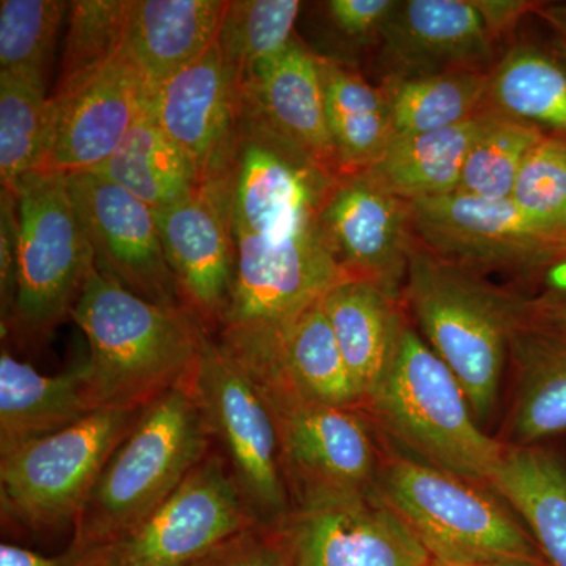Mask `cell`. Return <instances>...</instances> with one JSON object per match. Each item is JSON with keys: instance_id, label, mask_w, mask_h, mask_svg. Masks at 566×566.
<instances>
[{"instance_id": "cell-21", "label": "cell", "mask_w": 566, "mask_h": 566, "mask_svg": "<svg viewBox=\"0 0 566 566\" xmlns=\"http://www.w3.org/2000/svg\"><path fill=\"white\" fill-rule=\"evenodd\" d=\"M510 365L515 390L499 439L531 447L566 433V329L532 318L513 338Z\"/></svg>"}, {"instance_id": "cell-40", "label": "cell", "mask_w": 566, "mask_h": 566, "mask_svg": "<svg viewBox=\"0 0 566 566\" xmlns=\"http://www.w3.org/2000/svg\"><path fill=\"white\" fill-rule=\"evenodd\" d=\"M18 253H20V218L17 193L2 189L0 196V297L2 327L9 324L17 294Z\"/></svg>"}, {"instance_id": "cell-13", "label": "cell", "mask_w": 566, "mask_h": 566, "mask_svg": "<svg viewBox=\"0 0 566 566\" xmlns=\"http://www.w3.org/2000/svg\"><path fill=\"white\" fill-rule=\"evenodd\" d=\"M318 223L342 270L401 301L417 238L411 203L367 172L342 175L327 193Z\"/></svg>"}, {"instance_id": "cell-29", "label": "cell", "mask_w": 566, "mask_h": 566, "mask_svg": "<svg viewBox=\"0 0 566 566\" xmlns=\"http://www.w3.org/2000/svg\"><path fill=\"white\" fill-rule=\"evenodd\" d=\"M488 109L566 140V52L521 44L490 74Z\"/></svg>"}, {"instance_id": "cell-42", "label": "cell", "mask_w": 566, "mask_h": 566, "mask_svg": "<svg viewBox=\"0 0 566 566\" xmlns=\"http://www.w3.org/2000/svg\"><path fill=\"white\" fill-rule=\"evenodd\" d=\"M532 318L566 329V293L543 292L532 297Z\"/></svg>"}, {"instance_id": "cell-12", "label": "cell", "mask_w": 566, "mask_h": 566, "mask_svg": "<svg viewBox=\"0 0 566 566\" xmlns=\"http://www.w3.org/2000/svg\"><path fill=\"white\" fill-rule=\"evenodd\" d=\"M417 241L447 262L480 274H543L566 241L536 229L512 200L453 192L411 203Z\"/></svg>"}, {"instance_id": "cell-23", "label": "cell", "mask_w": 566, "mask_h": 566, "mask_svg": "<svg viewBox=\"0 0 566 566\" xmlns=\"http://www.w3.org/2000/svg\"><path fill=\"white\" fill-rule=\"evenodd\" d=\"M84 364L40 374L6 348L0 354V453L55 433L98 411Z\"/></svg>"}, {"instance_id": "cell-39", "label": "cell", "mask_w": 566, "mask_h": 566, "mask_svg": "<svg viewBox=\"0 0 566 566\" xmlns=\"http://www.w3.org/2000/svg\"><path fill=\"white\" fill-rule=\"evenodd\" d=\"M397 3V0H331L326 11L345 39L365 41L381 35Z\"/></svg>"}, {"instance_id": "cell-11", "label": "cell", "mask_w": 566, "mask_h": 566, "mask_svg": "<svg viewBox=\"0 0 566 566\" xmlns=\"http://www.w3.org/2000/svg\"><path fill=\"white\" fill-rule=\"evenodd\" d=\"M256 526L226 461L207 455L136 531L112 546L107 566H192Z\"/></svg>"}, {"instance_id": "cell-5", "label": "cell", "mask_w": 566, "mask_h": 566, "mask_svg": "<svg viewBox=\"0 0 566 566\" xmlns=\"http://www.w3.org/2000/svg\"><path fill=\"white\" fill-rule=\"evenodd\" d=\"M376 495L434 560L549 565L526 524L485 483L392 453L382 461Z\"/></svg>"}, {"instance_id": "cell-25", "label": "cell", "mask_w": 566, "mask_h": 566, "mask_svg": "<svg viewBox=\"0 0 566 566\" xmlns=\"http://www.w3.org/2000/svg\"><path fill=\"white\" fill-rule=\"evenodd\" d=\"M244 367L253 375L277 379L305 400L363 409V398L324 314L322 300L282 331L270 357Z\"/></svg>"}, {"instance_id": "cell-10", "label": "cell", "mask_w": 566, "mask_h": 566, "mask_svg": "<svg viewBox=\"0 0 566 566\" xmlns=\"http://www.w3.org/2000/svg\"><path fill=\"white\" fill-rule=\"evenodd\" d=\"M142 409L103 408L55 433L2 453V509L33 528L74 524Z\"/></svg>"}, {"instance_id": "cell-18", "label": "cell", "mask_w": 566, "mask_h": 566, "mask_svg": "<svg viewBox=\"0 0 566 566\" xmlns=\"http://www.w3.org/2000/svg\"><path fill=\"white\" fill-rule=\"evenodd\" d=\"M240 106L238 77L218 44L148 96V112L193 164L202 185L219 169Z\"/></svg>"}, {"instance_id": "cell-41", "label": "cell", "mask_w": 566, "mask_h": 566, "mask_svg": "<svg viewBox=\"0 0 566 566\" xmlns=\"http://www.w3.org/2000/svg\"><path fill=\"white\" fill-rule=\"evenodd\" d=\"M476 10L482 14L488 31L495 40L510 31L524 18V14L538 10L542 3L527 0H472Z\"/></svg>"}, {"instance_id": "cell-9", "label": "cell", "mask_w": 566, "mask_h": 566, "mask_svg": "<svg viewBox=\"0 0 566 566\" xmlns=\"http://www.w3.org/2000/svg\"><path fill=\"white\" fill-rule=\"evenodd\" d=\"M211 434L221 439L232 475L256 523L282 528L293 513L273 411L262 387L211 337L189 379Z\"/></svg>"}, {"instance_id": "cell-15", "label": "cell", "mask_w": 566, "mask_h": 566, "mask_svg": "<svg viewBox=\"0 0 566 566\" xmlns=\"http://www.w3.org/2000/svg\"><path fill=\"white\" fill-rule=\"evenodd\" d=\"M51 98V129L40 174L95 172L147 109L148 92L123 50L91 80Z\"/></svg>"}, {"instance_id": "cell-35", "label": "cell", "mask_w": 566, "mask_h": 566, "mask_svg": "<svg viewBox=\"0 0 566 566\" xmlns=\"http://www.w3.org/2000/svg\"><path fill=\"white\" fill-rule=\"evenodd\" d=\"M545 137L527 123L491 111L485 129L465 159L457 192L485 200H510L524 163Z\"/></svg>"}, {"instance_id": "cell-14", "label": "cell", "mask_w": 566, "mask_h": 566, "mask_svg": "<svg viewBox=\"0 0 566 566\" xmlns=\"http://www.w3.org/2000/svg\"><path fill=\"white\" fill-rule=\"evenodd\" d=\"M66 178L95 251L96 268L145 300L185 307L150 205L96 172Z\"/></svg>"}, {"instance_id": "cell-38", "label": "cell", "mask_w": 566, "mask_h": 566, "mask_svg": "<svg viewBox=\"0 0 566 566\" xmlns=\"http://www.w3.org/2000/svg\"><path fill=\"white\" fill-rule=\"evenodd\" d=\"M192 566H293L282 528L256 526Z\"/></svg>"}, {"instance_id": "cell-20", "label": "cell", "mask_w": 566, "mask_h": 566, "mask_svg": "<svg viewBox=\"0 0 566 566\" xmlns=\"http://www.w3.org/2000/svg\"><path fill=\"white\" fill-rule=\"evenodd\" d=\"M238 88L245 111L340 177L327 125L318 55L297 36L281 54L245 71Z\"/></svg>"}, {"instance_id": "cell-1", "label": "cell", "mask_w": 566, "mask_h": 566, "mask_svg": "<svg viewBox=\"0 0 566 566\" xmlns=\"http://www.w3.org/2000/svg\"><path fill=\"white\" fill-rule=\"evenodd\" d=\"M71 316L88 342L98 408L142 409L188 385L210 337L188 308L145 300L96 266Z\"/></svg>"}, {"instance_id": "cell-16", "label": "cell", "mask_w": 566, "mask_h": 566, "mask_svg": "<svg viewBox=\"0 0 566 566\" xmlns=\"http://www.w3.org/2000/svg\"><path fill=\"white\" fill-rule=\"evenodd\" d=\"M282 531L293 566H430L433 560L376 493L300 506Z\"/></svg>"}, {"instance_id": "cell-24", "label": "cell", "mask_w": 566, "mask_h": 566, "mask_svg": "<svg viewBox=\"0 0 566 566\" xmlns=\"http://www.w3.org/2000/svg\"><path fill=\"white\" fill-rule=\"evenodd\" d=\"M322 305L364 406L397 352L408 323L403 303L374 283L348 279L324 294Z\"/></svg>"}, {"instance_id": "cell-8", "label": "cell", "mask_w": 566, "mask_h": 566, "mask_svg": "<svg viewBox=\"0 0 566 566\" xmlns=\"http://www.w3.org/2000/svg\"><path fill=\"white\" fill-rule=\"evenodd\" d=\"M14 193L20 253L9 324L28 338L43 337L71 315L96 266L95 251L66 175H29Z\"/></svg>"}, {"instance_id": "cell-33", "label": "cell", "mask_w": 566, "mask_h": 566, "mask_svg": "<svg viewBox=\"0 0 566 566\" xmlns=\"http://www.w3.org/2000/svg\"><path fill=\"white\" fill-rule=\"evenodd\" d=\"M134 0L70 2L61 77L51 96L80 87L125 50Z\"/></svg>"}, {"instance_id": "cell-28", "label": "cell", "mask_w": 566, "mask_h": 566, "mask_svg": "<svg viewBox=\"0 0 566 566\" xmlns=\"http://www.w3.org/2000/svg\"><path fill=\"white\" fill-rule=\"evenodd\" d=\"M327 125L342 175L370 169L394 139L381 87L329 57H318Z\"/></svg>"}, {"instance_id": "cell-19", "label": "cell", "mask_w": 566, "mask_h": 566, "mask_svg": "<svg viewBox=\"0 0 566 566\" xmlns=\"http://www.w3.org/2000/svg\"><path fill=\"white\" fill-rule=\"evenodd\" d=\"M387 77H422L482 70L495 39L472 0H405L382 28Z\"/></svg>"}, {"instance_id": "cell-45", "label": "cell", "mask_w": 566, "mask_h": 566, "mask_svg": "<svg viewBox=\"0 0 566 566\" xmlns=\"http://www.w3.org/2000/svg\"><path fill=\"white\" fill-rule=\"evenodd\" d=\"M430 566H549L527 564V562H475V564H449V562L431 560Z\"/></svg>"}, {"instance_id": "cell-26", "label": "cell", "mask_w": 566, "mask_h": 566, "mask_svg": "<svg viewBox=\"0 0 566 566\" xmlns=\"http://www.w3.org/2000/svg\"><path fill=\"white\" fill-rule=\"evenodd\" d=\"M488 486L526 524L551 566H566V458L546 444L509 447Z\"/></svg>"}, {"instance_id": "cell-44", "label": "cell", "mask_w": 566, "mask_h": 566, "mask_svg": "<svg viewBox=\"0 0 566 566\" xmlns=\"http://www.w3.org/2000/svg\"><path fill=\"white\" fill-rule=\"evenodd\" d=\"M545 292L566 293V252L542 274Z\"/></svg>"}, {"instance_id": "cell-22", "label": "cell", "mask_w": 566, "mask_h": 566, "mask_svg": "<svg viewBox=\"0 0 566 566\" xmlns=\"http://www.w3.org/2000/svg\"><path fill=\"white\" fill-rule=\"evenodd\" d=\"M226 6L223 0H134L125 51L148 96L214 43Z\"/></svg>"}, {"instance_id": "cell-43", "label": "cell", "mask_w": 566, "mask_h": 566, "mask_svg": "<svg viewBox=\"0 0 566 566\" xmlns=\"http://www.w3.org/2000/svg\"><path fill=\"white\" fill-rule=\"evenodd\" d=\"M536 11L553 28V31L566 41V2L542 3Z\"/></svg>"}, {"instance_id": "cell-34", "label": "cell", "mask_w": 566, "mask_h": 566, "mask_svg": "<svg viewBox=\"0 0 566 566\" xmlns=\"http://www.w3.org/2000/svg\"><path fill=\"white\" fill-rule=\"evenodd\" d=\"M300 0H233L227 2L216 44L238 80L264 59L289 48L296 35Z\"/></svg>"}, {"instance_id": "cell-30", "label": "cell", "mask_w": 566, "mask_h": 566, "mask_svg": "<svg viewBox=\"0 0 566 566\" xmlns=\"http://www.w3.org/2000/svg\"><path fill=\"white\" fill-rule=\"evenodd\" d=\"M95 172L117 182L153 210L185 199L202 185L191 159L153 120L148 104L118 150Z\"/></svg>"}, {"instance_id": "cell-2", "label": "cell", "mask_w": 566, "mask_h": 566, "mask_svg": "<svg viewBox=\"0 0 566 566\" xmlns=\"http://www.w3.org/2000/svg\"><path fill=\"white\" fill-rule=\"evenodd\" d=\"M401 303L457 376L483 427L497 405L513 338L532 319V297L447 262L417 241Z\"/></svg>"}, {"instance_id": "cell-27", "label": "cell", "mask_w": 566, "mask_h": 566, "mask_svg": "<svg viewBox=\"0 0 566 566\" xmlns=\"http://www.w3.org/2000/svg\"><path fill=\"white\" fill-rule=\"evenodd\" d=\"M491 111L444 129L394 137L389 147L365 170L386 191L406 202L457 192L469 151L485 129Z\"/></svg>"}, {"instance_id": "cell-32", "label": "cell", "mask_w": 566, "mask_h": 566, "mask_svg": "<svg viewBox=\"0 0 566 566\" xmlns=\"http://www.w3.org/2000/svg\"><path fill=\"white\" fill-rule=\"evenodd\" d=\"M51 129L46 81L0 73V180L17 192L29 175L40 172Z\"/></svg>"}, {"instance_id": "cell-31", "label": "cell", "mask_w": 566, "mask_h": 566, "mask_svg": "<svg viewBox=\"0 0 566 566\" xmlns=\"http://www.w3.org/2000/svg\"><path fill=\"white\" fill-rule=\"evenodd\" d=\"M490 73L450 71L422 77H386L382 92L394 137L449 128L486 109Z\"/></svg>"}, {"instance_id": "cell-4", "label": "cell", "mask_w": 566, "mask_h": 566, "mask_svg": "<svg viewBox=\"0 0 566 566\" xmlns=\"http://www.w3.org/2000/svg\"><path fill=\"white\" fill-rule=\"evenodd\" d=\"M210 434L188 385L142 408L74 521L71 549L114 546L136 531L208 455Z\"/></svg>"}, {"instance_id": "cell-37", "label": "cell", "mask_w": 566, "mask_h": 566, "mask_svg": "<svg viewBox=\"0 0 566 566\" xmlns=\"http://www.w3.org/2000/svg\"><path fill=\"white\" fill-rule=\"evenodd\" d=\"M510 200L536 229L566 241V140L546 136L536 145Z\"/></svg>"}, {"instance_id": "cell-7", "label": "cell", "mask_w": 566, "mask_h": 566, "mask_svg": "<svg viewBox=\"0 0 566 566\" xmlns=\"http://www.w3.org/2000/svg\"><path fill=\"white\" fill-rule=\"evenodd\" d=\"M253 378L273 411L293 510L376 493L385 452L363 409L315 403L271 376Z\"/></svg>"}, {"instance_id": "cell-3", "label": "cell", "mask_w": 566, "mask_h": 566, "mask_svg": "<svg viewBox=\"0 0 566 566\" xmlns=\"http://www.w3.org/2000/svg\"><path fill=\"white\" fill-rule=\"evenodd\" d=\"M363 411L401 455L490 483L506 446L476 422L457 376L406 323L386 375Z\"/></svg>"}, {"instance_id": "cell-36", "label": "cell", "mask_w": 566, "mask_h": 566, "mask_svg": "<svg viewBox=\"0 0 566 566\" xmlns=\"http://www.w3.org/2000/svg\"><path fill=\"white\" fill-rule=\"evenodd\" d=\"M70 2L2 0L0 2V73L46 81L55 39Z\"/></svg>"}, {"instance_id": "cell-17", "label": "cell", "mask_w": 566, "mask_h": 566, "mask_svg": "<svg viewBox=\"0 0 566 566\" xmlns=\"http://www.w3.org/2000/svg\"><path fill=\"white\" fill-rule=\"evenodd\" d=\"M167 264L185 307L205 329L221 326L234 277V245L210 181L155 210Z\"/></svg>"}, {"instance_id": "cell-6", "label": "cell", "mask_w": 566, "mask_h": 566, "mask_svg": "<svg viewBox=\"0 0 566 566\" xmlns=\"http://www.w3.org/2000/svg\"><path fill=\"white\" fill-rule=\"evenodd\" d=\"M337 178L240 104L223 161L207 181L240 249L277 248L315 227Z\"/></svg>"}]
</instances>
